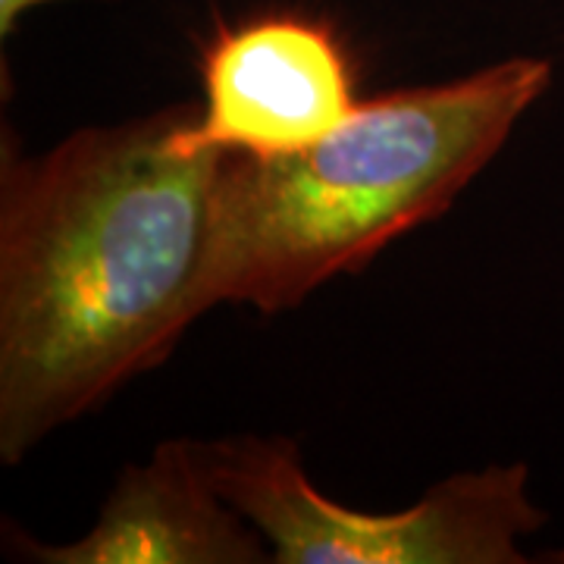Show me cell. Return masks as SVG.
<instances>
[{
  "label": "cell",
  "mask_w": 564,
  "mask_h": 564,
  "mask_svg": "<svg viewBox=\"0 0 564 564\" xmlns=\"http://www.w3.org/2000/svg\"><path fill=\"white\" fill-rule=\"evenodd\" d=\"M552 85L543 57L358 104L326 139L282 158L223 154L204 304L263 314L358 273L445 214Z\"/></svg>",
  "instance_id": "cell-2"
},
{
  "label": "cell",
  "mask_w": 564,
  "mask_h": 564,
  "mask_svg": "<svg viewBox=\"0 0 564 564\" xmlns=\"http://www.w3.org/2000/svg\"><path fill=\"white\" fill-rule=\"evenodd\" d=\"M220 496L258 527L276 564H524L545 524L524 464L452 474L392 514L355 511L311 484L302 452L282 436L202 443Z\"/></svg>",
  "instance_id": "cell-3"
},
{
  "label": "cell",
  "mask_w": 564,
  "mask_h": 564,
  "mask_svg": "<svg viewBox=\"0 0 564 564\" xmlns=\"http://www.w3.org/2000/svg\"><path fill=\"white\" fill-rule=\"evenodd\" d=\"M41 564H261L270 545L214 486L202 443L170 440L126 467L95 527L63 545L22 540Z\"/></svg>",
  "instance_id": "cell-5"
},
{
  "label": "cell",
  "mask_w": 564,
  "mask_h": 564,
  "mask_svg": "<svg viewBox=\"0 0 564 564\" xmlns=\"http://www.w3.org/2000/svg\"><path fill=\"white\" fill-rule=\"evenodd\" d=\"M202 69L204 104L180 126L192 151L282 158L323 141L358 110L336 32L295 13L223 29Z\"/></svg>",
  "instance_id": "cell-4"
},
{
  "label": "cell",
  "mask_w": 564,
  "mask_h": 564,
  "mask_svg": "<svg viewBox=\"0 0 564 564\" xmlns=\"http://www.w3.org/2000/svg\"><path fill=\"white\" fill-rule=\"evenodd\" d=\"M173 104L0 154V458L161 367L207 311L223 151H192Z\"/></svg>",
  "instance_id": "cell-1"
},
{
  "label": "cell",
  "mask_w": 564,
  "mask_h": 564,
  "mask_svg": "<svg viewBox=\"0 0 564 564\" xmlns=\"http://www.w3.org/2000/svg\"><path fill=\"white\" fill-rule=\"evenodd\" d=\"M47 3H69V0H0V39H10L29 10Z\"/></svg>",
  "instance_id": "cell-6"
}]
</instances>
